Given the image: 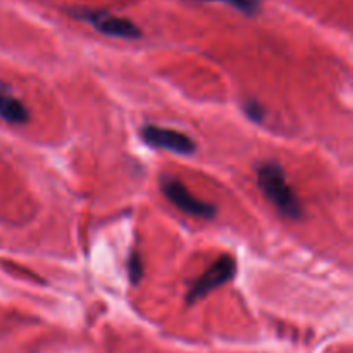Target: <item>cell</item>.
<instances>
[{
	"label": "cell",
	"mask_w": 353,
	"mask_h": 353,
	"mask_svg": "<svg viewBox=\"0 0 353 353\" xmlns=\"http://www.w3.org/2000/svg\"><path fill=\"white\" fill-rule=\"evenodd\" d=\"M257 185L265 199L279 210L285 217L300 219L302 217V205L299 196L286 179V172L283 171L278 162H264L257 168Z\"/></svg>",
	"instance_id": "1"
},
{
	"label": "cell",
	"mask_w": 353,
	"mask_h": 353,
	"mask_svg": "<svg viewBox=\"0 0 353 353\" xmlns=\"http://www.w3.org/2000/svg\"><path fill=\"white\" fill-rule=\"evenodd\" d=\"M68 14L74 19L92 24L99 33L107 34V37L138 40L143 34L133 21L126 19V17L114 16L109 10L90 9V7H71V9H68Z\"/></svg>",
	"instance_id": "2"
},
{
	"label": "cell",
	"mask_w": 353,
	"mask_h": 353,
	"mask_svg": "<svg viewBox=\"0 0 353 353\" xmlns=\"http://www.w3.org/2000/svg\"><path fill=\"white\" fill-rule=\"evenodd\" d=\"M161 190L164 193L165 199L178 207L183 212L190 214V216L200 217V219H212L217 214V209L209 202L196 199L178 178L174 176H162L161 178Z\"/></svg>",
	"instance_id": "3"
},
{
	"label": "cell",
	"mask_w": 353,
	"mask_h": 353,
	"mask_svg": "<svg viewBox=\"0 0 353 353\" xmlns=\"http://www.w3.org/2000/svg\"><path fill=\"white\" fill-rule=\"evenodd\" d=\"M236 272V262L230 255H223L221 259H217L205 272H203L200 278H196L195 281L190 285L188 293H186L185 300L188 305H193L195 302H199L200 299L209 295L210 292L217 290L219 286H223L224 283L230 281L231 278Z\"/></svg>",
	"instance_id": "4"
},
{
	"label": "cell",
	"mask_w": 353,
	"mask_h": 353,
	"mask_svg": "<svg viewBox=\"0 0 353 353\" xmlns=\"http://www.w3.org/2000/svg\"><path fill=\"white\" fill-rule=\"evenodd\" d=\"M141 137L152 147L165 148V150L174 152V154L190 155L196 150V143L192 140V137L178 130H172V128L147 124L141 130Z\"/></svg>",
	"instance_id": "5"
},
{
	"label": "cell",
	"mask_w": 353,
	"mask_h": 353,
	"mask_svg": "<svg viewBox=\"0 0 353 353\" xmlns=\"http://www.w3.org/2000/svg\"><path fill=\"white\" fill-rule=\"evenodd\" d=\"M0 119L9 124H24L30 121L28 107L3 83H0Z\"/></svg>",
	"instance_id": "6"
},
{
	"label": "cell",
	"mask_w": 353,
	"mask_h": 353,
	"mask_svg": "<svg viewBox=\"0 0 353 353\" xmlns=\"http://www.w3.org/2000/svg\"><path fill=\"white\" fill-rule=\"evenodd\" d=\"M196 2H223L248 17L257 16L261 12V0H196Z\"/></svg>",
	"instance_id": "7"
},
{
	"label": "cell",
	"mask_w": 353,
	"mask_h": 353,
	"mask_svg": "<svg viewBox=\"0 0 353 353\" xmlns=\"http://www.w3.org/2000/svg\"><path fill=\"white\" fill-rule=\"evenodd\" d=\"M128 271H130L131 283H134V285H137L141 279V276H143V264H141V259L137 250L131 252L130 262H128Z\"/></svg>",
	"instance_id": "8"
},
{
	"label": "cell",
	"mask_w": 353,
	"mask_h": 353,
	"mask_svg": "<svg viewBox=\"0 0 353 353\" xmlns=\"http://www.w3.org/2000/svg\"><path fill=\"white\" fill-rule=\"evenodd\" d=\"M243 110L252 121H255V123H262V121H264L265 109L257 102V100H247L243 105Z\"/></svg>",
	"instance_id": "9"
}]
</instances>
